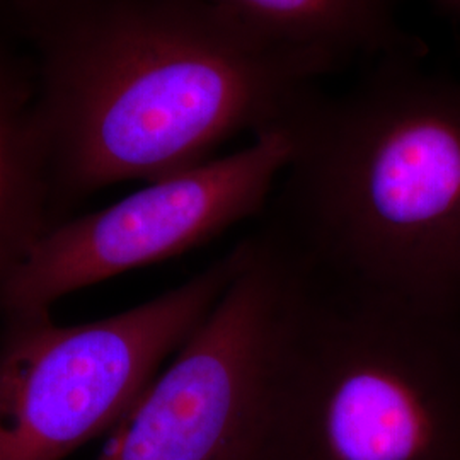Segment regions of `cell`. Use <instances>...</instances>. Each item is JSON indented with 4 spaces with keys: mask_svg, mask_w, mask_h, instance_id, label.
I'll return each mask as SVG.
<instances>
[{
    "mask_svg": "<svg viewBox=\"0 0 460 460\" xmlns=\"http://www.w3.org/2000/svg\"><path fill=\"white\" fill-rule=\"evenodd\" d=\"M33 26L55 207L288 127L334 70L208 0H45Z\"/></svg>",
    "mask_w": 460,
    "mask_h": 460,
    "instance_id": "obj_1",
    "label": "cell"
},
{
    "mask_svg": "<svg viewBox=\"0 0 460 460\" xmlns=\"http://www.w3.org/2000/svg\"><path fill=\"white\" fill-rule=\"evenodd\" d=\"M420 57L296 113L260 232L309 279L460 321V75Z\"/></svg>",
    "mask_w": 460,
    "mask_h": 460,
    "instance_id": "obj_2",
    "label": "cell"
},
{
    "mask_svg": "<svg viewBox=\"0 0 460 460\" xmlns=\"http://www.w3.org/2000/svg\"><path fill=\"white\" fill-rule=\"evenodd\" d=\"M283 261L268 460H460V321Z\"/></svg>",
    "mask_w": 460,
    "mask_h": 460,
    "instance_id": "obj_3",
    "label": "cell"
},
{
    "mask_svg": "<svg viewBox=\"0 0 460 460\" xmlns=\"http://www.w3.org/2000/svg\"><path fill=\"white\" fill-rule=\"evenodd\" d=\"M249 252L246 237L181 285L94 323L64 326L49 311L0 317V460H64L111 431Z\"/></svg>",
    "mask_w": 460,
    "mask_h": 460,
    "instance_id": "obj_4",
    "label": "cell"
},
{
    "mask_svg": "<svg viewBox=\"0 0 460 460\" xmlns=\"http://www.w3.org/2000/svg\"><path fill=\"white\" fill-rule=\"evenodd\" d=\"M212 313L110 431L96 460H268L287 266L260 232Z\"/></svg>",
    "mask_w": 460,
    "mask_h": 460,
    "instance_id": "obj_5",
    "label": "cell"
},
{
    "mask_svg": "<svg viewBox=\"0 0 460 460\" xmlns=\"http://www.w3.org/2000/svg\"><path fill=\"white\" fill-rule=\"evenodd\" d=\"M288 127L121 198L58 220L34 244L0 294V317L41 313L64 296L208 244L263 215L290 157Z\"/></svg>",
    "mask_w": 460,
    "mask_h": 460,
    "instance_id": "obj_6",
    "label": "cell"
},
{
    "mask_svg": "<svg viewBox=\"0 0 460 460\" xmlns=\"http://www.w3.org/2000/svg\"><path fill=\"white\" fill-rule=\"evenodd\" d=\"M252 30L334 66L420 53L397 21V0H208Z\"/></svg>",
    "mask_w": 460,
    "mask_h": 460,
    "instance_id": "obj_7",
    "label": "cell"
},
{
    "mask_svg": "<svg viewBox=\"0 0 460 460\" xmlns=\"http://www.w3.org/2000/svg\"><path fill=\"white\" fill-rule=\"evenodd\" d=\"M53 210L33 85L0 58V294L36 241L58 222Z\"/></svg>",
    "mask_w": 460,
    "mask_h": 460,
    "instance_id": "obj_8",
    "label": "cell"
},
{
    "mask_svg": "<svg viewBox=\"0 0 460 460\" xmlns=\"http://www.w3.org/2000/svg\"><path fill=\"white\" fill-rule=\"evenodd\" d=\"M438 2L460 16V0H438Z\"/></svg>",
    "mask_w": 460,
    "mask_h": 460,
    "instance_id": "obj_9",
    "label": "cell"
}]
</instances>
